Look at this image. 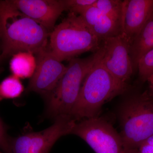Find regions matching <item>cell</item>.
<instances>
[{
    "mask_svg": "<svg viewBox=\"0 0 153 153\" xmlns=\"http://www.w3.org/2000/svg\"><path fill=\"white\" fill-rule=\"evenodd\" d=\"M2 52L0 60L21 52L36 55L46 49L50 33L8 1H0Z\"/></svg>",
    "mask_w": 153,
    "mask_h": 153,
    "instance_id": "1",
    "label": "cell"
},
{
    "mask_svg": "<svg viewBox=\"0 0 153 153\" xmlns=\"http://www.w3.org/2000/svg\"><path fill=\"white\" fill-rule=\"evenodd\" d=\"M128 86L114 77L98 61L86 75L71 117L76 122L97 117L103 105L125 92Z\"/></svg>",
    "mask_w": 153,
    "mask_h": 153,
    "instance_id": "2",
    "label": "cell"
},
{
    "mask_svg": "<svg viewBox=\"0 0 153 153\" xmlns=\"http://www.w3.org/2000/svg\"><path fill=\"white\" fill-rule=\"evenodd\" d=\"M49 37L48 49L61 62L84 52H95L100 43L80 16L71 13L55 26Z\"/></svg>",
    "mask_w": 153,
    "mask_h": 153,
    "instance_id": "3",
    "label": "cell"
},
{
    "mask_svg": "<svg viewBox=\"0 0 153 153\" xmlns=\"http://www.w3.org/2000/svg\"><path fill=\"white\" fill-rule=\"evenodd\" d=\"M97 61L96 52L86 58L75 57L69 60L66 72L48 97L47 112L49 116L55 119L59 117H71L85 77Z\"/></svg>",
    "mask_w": 153,
    "mask_h": 153,
    "instance_id": "4",
    "label": "cell"
},
{
    "mask_svg": "<svg viewBox=\"0 0 153 153\" xmlns=\"http://www.w3.org/2000/svg\"><path fill=\"white\" fill-rule=\"evenodd\" d=\"M120 120L125 149H138L153 135V97L149 91L127 99L121 108Z\"/></svg>",
    "mask_w": 153,
    "mask_h": 153,
    "instance_id": "5",
    "label": "cell"
},
{
    "mask_svg": "<svg viewBox=\"0 0 153 153\" xmlns=\"http://www.w3.org/2000/svg\"><path fill=\"white\" fill-rule=\"evenodd\" d=\"M71 134L85 141L96 153H124L120 134L101 118L85 119L76 122Z\"/></svg>",
    "mask_w": 153,
    "mask_h": 153,
    "instance_id": "6",
    "label": "cell"
},
{
    "mask_svg": "<svg viewBox=\"0 0 153 153\" xmlns=\"http://www.w3.org/2000/svg\"><path fill=\"white\" fill-rule=\"evenodd\" d=\"M76 121L70 116L59 117L48 128L24 134L10 140L12 153H49L61 137L71 134Z\"/></svg>",
    "mask_w": 153,
    "mask_h": 153,
    "instance_id": "7",
    "label": "cell"
},
{
    "mask_svg": "<svg viewBox=\"0 0 153 153\" xmlns=\"http://www.w3.org/2000/svg\"><path fill=\"white\" fill-rule=\"evenodd\" d=\"M130 42L123 33L100 42L96 52L98 61L117 79L128 82L134 72L129 54Z\"/></svg>",
    "mask_w": 153,
    "mask_h": 153,
    "instance_id": "8",
    "label": "cell"
},
{
    "mask_svg": "<svg viewBox=\"0 0 153 153\" xmlns=\"http://www.w3.org/2000/svg\"><path fill=\"white\" fill-rule=\"evenodd\" d=\"M36 67L30 78L27 91L49 96L67 69L48 49L36 54Z\"/></svg>",
    "mask_w": 153,
    "mask_h": 153,
    "instance_id": "9",
    "label": "cell"
},
{
    "mask_svg": "<svg viewBox=\"0 0 153 153\" xmlns=\"http://www.w3.org/2000/svg\"><path fill=\"white\" fill-rule=\"evenodd\" d=\"M18 10L51 33L58 18L66 11L64 0H11Z\"/></svg>",
    "mask_w": 153,
    "mask_h": 153,
    "instance_id": "10",
    "label": "cell"
},
{
    "mask_svg": "<svg viewBox=\"0 0 153 153\" xmlns=\"http://www.w3.org/2000/svg\"><path fill=\"white\" fill-rule=\"evenodd\" d=\"M153 13V0L123 1V34L131 41L140 33Z\"/></svg>",
    "mask_w": 153,
    "mask_h": 153,
    "instance_id": "11",
    "label": "cell"
},
{
    "mask_svg": "<svg viewBox=\"0 0 153 153\" xmlns=\"http://www.w3.org/2000/svg\"><path fill=\"white\" fill-rule=\"evenodd\" d=\"M79 16L100 42L122 33L121 25L119 22L94 6L88 8Z\"/></svg>",
    "mask_w": 153,
    "mask_h": 153,
    "instance_id": "12",
    "label": "cell"
},
{
    "mask_svg": "<svg viewBox=\"0 0 153 153\" xmlns=\"http://www.w3.org/2000/svg\"><path fill=\"white\" fill-rule=\"evenodd\" d=\"M153 48V14L137 36L130 44L129 54L134 71L140 60Z\"/></svg>",
    "mask_w": 153,
    "mask_h": 153,
    "instance_id": "13",
    "label": "cell"
},
{
    "mask_svg": "<svg viewBox=\"0 0 153 153\" xmlns=\"http://www.w3.org/2000/svg\"><path fill=\"white\" fill-rule=\"evenodd\" d=\"M12 56L10 68L13 75L19 79L31 78L36 67V58L34 54L30 52H21Z\"/></svg>",
    "mask_w": 153,
    "mask_h": 153,
    "instance_id": "14",
    "label": "cell"
},
{
    "mask_svg": "<svg viewBox=\"0 0 153 153\" xmlns=\"http://www.w3.org/2000/svg\"><path fill=\"white\" fill-rule=\"evenodd\" d=\"M24 89L19 78L13 75L7 76L0 83V101L17 98L22 94Z\"/></svg>",
    "mask_w": 153,
    "mask_h": 153,
    "instance_id": "15",
    "label": "cell"
},
{
    "mask_svg": "<svg viewBox=\"0 0 153 153\" xmlns=\"http://www.w3.org/2000/svg\"><path fill=\"white\" fill-rule=\"evenodd\" d=\"M93 6L121 25L123 1L96 0Z\"/></svg>",
    "mask_w": 153,
    "mask_h": 153,
    "instance_id": "16",
    "label": "cell"
},
{
    "mask_svg": "<svg viewBox=\"0 0 153 153\" xmlns=\"http://www.w3.org/2000/svg\"><path fill=\"white\" fill-rule=\"evenodd\" d=\"M140 81L144 82L153 74V48L140 60L137 68Z\"/></svg>",
    "mask_w": 153,
    "mask_h": 153,
    "instance_id": "17",
    "label": "cell"
},
{
    "mask_svg": "<svg viewBox=\"0 0 153 153\" xmlns=\"http://www.w3.org/2000/svg\"><path fill=\"white\" fill-rule=\"evenodd\" d=\"M96 0H64L66 11L75 15H81L91 6Z\"/></svg>",
    "mask_w": 153,
    "mask_h": 153,
    "instance_id": "18",
    "label": "cell"
},
{
    "mask_svg": "<svg viewBox=\"0 0 153 153\" xmlns=\"http://www.w3.org/2000/svg\"><path fill=\"white\" fill-rule=\"evenodd\" d=\"M0 149L5 153H12L10 140L8 137L5 126L0 117Z\"/></svg>",
    "mask_w": 153,
    "mask_h": 153,
    "instance_id": "19",
    "label": "cell"
},
{
    "mask_svg": "<svg viewBox=\"0 0 153 153\" xmlns=\"http://www.w3.org/2000/svg\"><path fill=\"white\" fill-rule=\"evenodd\" d=\"M138 150L139 153H153V135L141 144Z\"/></svg>",
    "mask_w": 153,
    "mask_h": 153,
    "instance_id": "20",
    "label": "cell"
},
{
    "mask_svg": "<svg viewBox=\"0 0 153 153\" xmlns=\"http://www.w3.org/2000/svg\"><path fill=\"white\" fill-rule=\"evenodd\" d=\"M147 81L149 82V92L150 94L153 97V74L148 79Z\"/></svg>",
    "mask_w": 153,
    "mask_h": 153,
    "instance_id": "21",
    "label": "cell"
},
{
    "mask_svg": "<svg viewBox=\"0 0 153 153\" xmlns=\"http://www.w3.org/2000/svg\"><path fill=\"white\" fill-rule=\"evenodd\" d=\"M124 153H139L138 149H125Z\"/></svg>",
    "mask_w": 153,
    "mask_h": 153,
    "instance_id": "22",
    "label": "cell"
},
{
    "mask_svg": "<svg viewBox=\"0 0 153 153\" xmlns=\"http://www.w3.org/2000/svg\"><path fill=\"white\" fill-rule=\"evenodd\" d=\"M1 41V26H0V42Z\"/></svg>",
    "mask_w": 153,
    "mask_h": 153,
    "instance_id": "23",
    "label": "cell"
},
{
    "mask_svg": "<svg viewBox=\"0 0 153 153\" xmlns=\"http://www.w3.org/2000/svg\"></svg>",
    "mask_w": 153,
    "mask_h": 153,
    "instance_id": "24",
    "label": "cell"
},
{
    "mask_svg": "<svg viewBox=\"0 0 153 153\" xmlns=\"http://www.w3.org/2000/svg\"><path fill=\"white\" fill-rule=\"evenodd\" d=\"M0 153H1V152H0Z\"/></svg>",
    "mask_w": 153,
    "mask_h": 153,
    "instance_id": "25",
    "label": "cell"
}]
</instances>
